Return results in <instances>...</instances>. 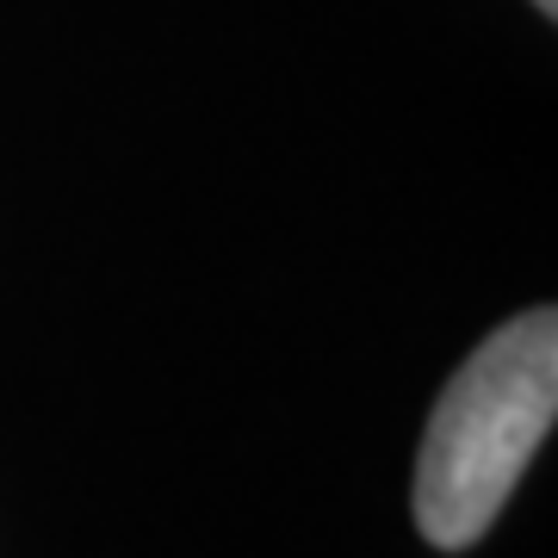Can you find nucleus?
Listing matches in <instances>:
<instances>
[{
	"instance_id": "2",
	"label": "nucleus",
	"mask_w": 558,
	"mask_h": 558,
	"mask_svg": "<svg viewBox=\"0 0 558 558\" xmlns=\"http://www.w3.org/2000/svg\"><path fill=\"white\" fill-rule=\"evenodd\" d=\"M534 7H539V13H546V20H553V13H558V0H534Z\"/></svg>"
},
{
	"instance_id": "1",
	"label": "nucleus",
	"mask_w": 558,
	"mask_h": 558,
	"mask_svg": "<svg viewBox=\"0 0 558 558\" xmlns=\"http://www.w3.org/2000/svg\"><path fill=\"white\" fill-rule=\"evenodd\" d=\"M558 416V317L546 304L509 317L435 398L416 459V527L459 553L484 539Z\"/></svg>"
}]
</instances>
